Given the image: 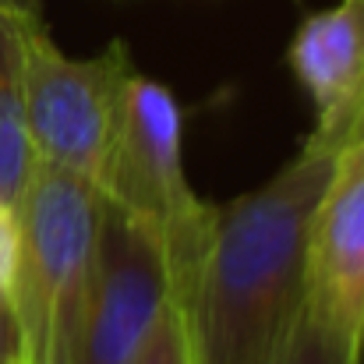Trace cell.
<instances>
[{
    "mask_svg": "<svg viewBox=\"0 0 364 364\" xmlns=\"http://www.w3.org/2000/svg\"><path fill=\"white\" fill-rule=\"evenodd\" d=\"M336 156L304 141L262 188L213 216V234L181 304L195 364H272L304 308L311 213Z\"/></svg>",
    "mask_w": 364,
    "mask_h": 364,
    "instance_id": "cell-1",
    "label": "cell"
},
{
    "mask_svg": "<svg viewBox=\"0 0 364 364\" xmlns=\"http://www.w3.org/2000/svg\"><path fill=\"white\" fill-rule=\"evenodd\" d=\"M103 195L92 181L36 163L14 209L18 255L11 301L25 364H71L85 311Z\"/></svg>",
    "mask_w": 364,
    "mask_h": 364,
    "instance_id": "cell-2",
    "label": "cell"
},
{
    "mask_svg": "<svg viewBox=\"0 0 364 364\" xmlns=\"http://www.w3.org/2000/svg\"><path fill=\"white\" fill-rule=\"evenodd\" d=\"M96 188L159 247L170 272L173 304H184L213 234L216 205H205L188 184L181 107L166 85L138 71L127 75Z\"/></svg>",
    "mask_w": 364,
    "mask_h": 364,
    "instance_id": "cell-3",
    "label": "cell"
},
{
    "mask_svg": "<svg viewBox=\"0 0 364 364\" xmlns=\"http://www.w3.org/2000/svg\"><path fill=\"white\" fill-rule=\"evenodd\" d=\"M131 71L121 39L96 57L75 60L60 53L39 14H21V92L32 159L100 184Z\"/></svg>",
    "mask_w": 364,
    "mask_h": 364,
    "instance_id": "cell-4",
    "label": "cell"
},
{
    "mask_svg": "<svg viewBox=\"0 0 364 364\" xmlns=\"http://www.w3.org/2000/svg\"><path fill=\"white\" fill-rule=\"evenodd\" d=\"M173 301L159 247L103 198L92 283L71 364H131Z\"/></svg>",
    "mask_w": 364,
    "mask_h": 364,
    "instance_id": "cell-5",
    "label": "cell"
},
{
    "mask_svg": "<svg viewBox=\"0 0 364 364\" xmlns=\"http://www.w3.org/2000/svg\"><path fill=\"white\" fill-rule=\"evenodd\" d=\"M287 60L315 103L311 145L340 156L364 141V0L308 14Z\"/></svg>",
    "mask_w": 364,
    "mask_h": 364,
    "instance_id": "cell-6",
    "label": "cell"
},
{
    "mask_svg": "<svg viewBox=\"0 0 364 364\" xmlns=\"http://www.w3.org/2000/svg\"><path fill=\"white\" fill-rule=\"evenodd\" d=\"M304 304L336 329L364 336V141L336 156L311 213Z\"/></svg>",
    "mask_w": 364,
    "mask_h": 364,
    "instance_id": "cell-7",
    "label": "cell"
},
{
    "mask_svg": "<svg viewBox=\"0 0 364 364\" xmlns=\"http://www.w3.org/2000/svg\"><path fill=\"white\" fill-rule=\"evenodd\" d=\"M21 14L11 0H0V209L14 216L28 173L36 166L25 131L21 92Z\"/></svg>",
    "mask_w": 364,
    "mask_h": 364,
    "instance_id": "cell-8",
    "label": "cell"
},
{
    "mask_svg": "<svg viewBox=\"0 0 364 364\" xmlns=\"http://www.w3.org/2000/svg\"><path fill=\"white\" fill-rule=\"evenodd\" d=\"M361 350L364 336L336 329L329 318L304 304L272 364H361Z\"/></svg>",
    "mask_w": 364,
    "mask_h": 364,
    "instance_id": "cell-9",
    "label": "cell"
},
{
    "mask_svg": "<svg viewBox=\"0 0 364 364\" xmlns=\"http://www.w3.org/2000/svg\"><path fill=\"white\" fill-rule=\"evenodd\" d=\"M131 364H195L191 336H188V322H184L181 304L170 301V308L163 311L152 336L145 340V347L138 350V358Z\"/></svg>",
    "mask_w": 364,
    "mask_h": 364,
    "instance_id": "cell-10",
    "label": "cell"
},
{
    "mask_svg": "<svg viewBox=\"0 0 364 364\" xmlns=\"http://www.w3.org/2000/svg\"><path fill=\"white\" fill-rule=\"evenodd\" d=\"M0 364H25L21 326H18L14 301H11L7 290H0Z\"/></svg>",
    "mask_w": 364,
    "mask_h": 364,
    "instance_id": "cell-11",
    "label": "cell"
},
{
    "mask_svg": "<svg viewBox=\"0 0 364 364\" xmlns=\"http://www.w3.org/2000/svg\"><path fill=\"white\" fill-rule=\"evenodd\" d=\"M14 255H18V227H14V216L0 209V290H11Z\"/></svg>",
    "mask_w": 364,
    "mask_h": 364,
    "instance_id": "cell-12",
    "label": "cell"
},
{
    "mask_svg": "<svg viewBox=\"0 0 364 364\" xmlns=\"http://www.w3.org/2000/svg\"><path fill=\"white\" fill-rule=\"evenodd\" d=\"M11 4H14L18 11H25V14H39V4H43V0H11Z\"/></svg>",
    "mask_w": 364,
    "mask_h": 364,
    "instance_id": "cell-13",
    "label": "cell"
}]
</instances>
